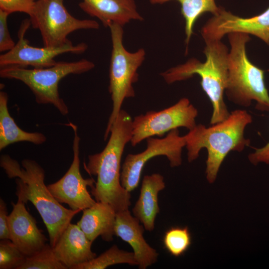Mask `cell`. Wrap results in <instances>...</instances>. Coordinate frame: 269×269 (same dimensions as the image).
<instances>
[{"instance_id":"cell-3","label":"cell","mask_w":269,"mask_h":269,"mask_svg":"<svg viewBox=\"0 0 269 269\" xmlns=\"http://www.w3.org/2000/svg\"><path fill=\"white\" fill-rule=\"evenodd\" d=\"M253 122L246 110L238 109L230 112L223 121L206 127L196 125L185 135L189 162L196 160L202 148L207 150L206 175L210 183H213L226 157L231 151L242 152L249 146L251 140L245 137V130Z\"/></svg>"},{"instance_id":"cell-4","label":"cell","mask_w":269,"mask_h":269,"mask_svg":"<svg viewBox=\"0 0 269 269\" xmlns=\"http://www.w3.org/2000/svg\"><path fill=\"white\" fill-rule=\"evenodd\" d=\"M203 51L206 60L192 58L185 63L163 72L161 75L167 84L188 79L194 75L201 78L202 90L213 107L210 125L226 119L230 115L224 99L228 79V47L221 40L205 41Z\"/></svg>"},{"instance_id":"cell-23","label":"cell","mask_w":269,"mask_h":269,"mask_svg":"<svg viewBox=\"0 0 269 269\" xmlns=\"http://www.w3.org/2000/svg\"><path fill=\"white\" fill-rule=\"evenodd\" d=\"M163 241L165 249L171 255L179 257L190 247L192 238L187 227H173L165 232Z\"/></svg>"},{"instance_id":"cell-10","label":"cell","mask_w":269,"mask_h":269,"mask_svg":"<svg viewBox=\"0 0 269 269\" xmlns=\"http://www.w3.org/2000/svg\"><path fill=\"white\" fill-rule=\"evenodd\" d=\"M146 140V149L137 154H129L122 165L121 184L130 192L137 187L143 168L152 158L165 156L172 167L179 166L182 163V151L185 147L186 140L185 135H180L178 129L170 131L163 138L150 137Z\"/></svg>"},{"instance_id":"cell-6","label":"cell","mask_w":269,"mask_h":269,"mask_svg":"<svg viewBox=\"0 0 269 269\" xmlns=\"http://www.w3.org/2000/svg\"><path fill=\"white\" fill-rule=\"evenodd\" d=\"M94 63L83 59L72 62L59 61L50 67L27 69L9 66L0 69L2 78L19 80L26 85L39 104H51L63 115L69 110L60 97L58 85L61 79L70 74H80L93 69Z\"/></svg>"},{"instance_id":"cell-16","label":"cell","mask_w":269,"mask_h":269,"mask_svg":"<svg viewBox=\"0 0 269 269\" xmlns=\"http://www.w3.org/2000/svg\"><path fill=\"white\" fill-rule=\"evenodd\" d=\"M81 9L98 18L104 26L116 23L123 26L132 20L142 21L134 0H82Z\"/></svg>"},{"instance_id":"cell-5","label":"cell","mask_w":269,"mask_h":269,"mask_svg":"<svg viewBox=\"0 0 269 269\" xmlns=\"http://www.w3.org/2000/svg\"><path fill=\"white\" fill-rule=\"evenodd\" d=\"M231 46L228 58V79L225 93L233 103L249 107L253 101L255 108L269 112V93L265 82V71L251 62L246 50L250 40L244 33H229Z\"/></svg>"},{"instance_id":"cell-21","label":"cell","mask_w":269,"mask_h":269,"mask_svg":"<svg viewBox=\"0 0 269 269\" xmlns=\"http://www.w3.org/2000/svg\"><path fill=\"white\" fill-rule=\"evenodd\" d=\"M177 1L180 4L181 12L185 20V42H189L193 34V26L198 18L205 12L217 14L221 7L215 0H149L152 4H162L170 1Z\"/></svg>"},{"instance_id":"cell-18","label":"cell","mask_w":269,"mask_h":269,"mask_svg":"<svg viewBox=\"0 0 269 269\" xmlns=\"http://www.w3.org/2000/svg\"><path fill=\"white\" fill-rule=\"evenodd\" d=\"M165 187L163 176L159 173L143 178L140 194L132 211L147 231L151 232L154 228L155 218L159 212L158 193Z\"/></svg>"},{"instance_id":"cell-24","label":"cell","mask_w":269,"mask_h":269,"mask_svg":"<svg viewBox=\"0 0 269 269\" xmlns=\"http://www.w3.org/2000/svg\"><path fill=\"white\" fill-rule=\"evenodd\" d=\"M18 269H68L55 256L52 247L46 244L36 254L27 257Z\"/></svg>"},{"instance_id":"cell-29","label":"cell","mask_w":269,"mask_h":269,"mask_svg":"<svg viewBox=\"0 0 269 269\" xmlns=\"http://www.w3.org/2000/svg\"><path fill=\"white\" fill-rule=\"evenodd\" d=\"M8 214L6 204L4 200L0 199V239L10 240L8 228Z\"/></svg>"},{"instance_id":"cell-9","label":"cell","mask_w":269,"mask_h":269,"mask_svg":"<svg viewBox=\"0 0 269 269\" xmlns=\"http://www.w3.org/2000/svg\"><path fill=\"white\" fill-rule=\"evenodd\" d=\"M198 110L187 98L174 105L159 111H150L133 119L130 142L135 146L142 140L155 135L162 136L170 131L184 127L189 131L196 126Z\"/></svg>"},{"instance_id":"cell-19","label":"cell","mask_w":269,"mask_h":269,"mask_svg":"<svg viewBox=\"0 0 269 269\" xmlns=\"http://www.w3.org/2000/svg\"><path fill=\"white\" fill-rule=\"evenodd\" d=\"M116 212L109 204L96 202L90 208L83 210V214L77 224L87 238L93 242L101 236L107 242L113 240Z\"/></svg>"},{"instance_id":"cell-26","label":"cell","mask_w":269,"mask_h":269,"mask_svg":"<svg viewBox=\"0 0 269 269\" xmlns=\"http://www.w3.org/2000/svg\"><path fill=\"white\" fill-rule=\"evenodd\" d=\"M37 0H0V9L9 14L19 12L31 14Z\"/></svg>"},{"instance_id":"cell-12","label":"cell","mask_w":269,"mask_h":269,"mask_svg":"<svg viewBox=\"0 0 269 269\" xmlns=\"http://www.w3.org/2000/svg\"><path fill=\"white\" fill-rule=\"evenodd\" d=\"M74 132L73 159L65 174L57 181L47 185L54 197L60 203H66L73 210L81 211L94 205L96 201L89 192L87 187H93L92 178H84L80 171L79 144L80 138L77 127L71 122L66 124Z\"/></svg>"},{"instance_id":"cell-7","label":"cell","mask_w":269,"mask_h":269,"mask_svg":"<svg viewBox=\"0 0 269 269\" xmlns=\"http://www.w3.org/2000/svg\"><path fill=\"white\" fill-rule=\"evenodd\" d=\"M109 27L112 43L109 91L113 108L105 132V140L109 135L111 127L122 110L124 100L135 96L133 84L138 80L137 71L145 57V51L142 48L134 52L125 48L123 26L113 23Z\"/></svg>"},{"instance_id":"cell-28","label":"cell","mask_w":269,"mask_h":269,"mask_svg":"<svg viewBox=\"0 0 269 269\" xmlns=\"http://www.w3.org/2000/svg\"><path fill=\"white\" fill-rule=\"evenodd\" d=\"M255 149L248 155L250 162L255 165L261 163L269 165V140L264 146Z\"/></svg>"},{"instance_id":"cell-14","label":"cell","mask_w":269,"mask_h":269,"mask_svg":"<svg viewBox=\"0 0 269 269\" xmlns=\"http://www.w3.org/2000/svg\"><path fill=\"white\" fill-rule=\"evenodd\" d=\"M17 198L15 204L11 203L12 210L8 216L10 240L27 257L42 250L47 244V239L26 210V203Z\"/></svg>"},{"instance_id":"cell-17","label":"cell","mask_w":269,"mask_h":269,"mask_svg":"<svg viewBox=\"0 0 269 269\" xmlns=\"http://www.w3.org/2000/svg\"><path fill=\"white\" fill-rule=\"evenodd\" d=\"M92 243L77 224L70 223L52 249L57 259L71 269L97 257L91 250Z\"/></svg>"},{"instance_id":"cell-11","label":"cell","mask_w":269,"mask_h":269,"mask_svg":"<svg viewBox=\"0 0 269 269\" xmlns=\"http://www.w3.org/2000/svg\"><path fill=\"white\" fill-rule=\"evenodd\" d=\"M31 24L29 19L22 21L18 32V40L10 50L0 55V68L15 66L26 68H43L51 67L56 63L55 58L61 54L71 53L81 54L88 48V45L81 42L73 45L70 41L60 47H37L29 44L24 38Z\"/></svg>"},{"instance_id":"cell-27","label":"cell","mask_w":269,"mask_h":269,"mask_svg":"<svg viewBox=\"0 0 269 269\" xmlns=\"http://www.w3.org/2000/svg\"><path fill=\"white\" fill-rule=\"evenodd\" d=\"M9 14L0 9V51L7 52L15 45L12 40L7 25V17Z\"/></svg>"},{"instance_id":"cell-1","label":"cell","mask_w":269,"mask_h":269,"mask_svg":"<svg viewBox=\"0 0 269 269\" xmlns=\"http://www.w3.org/2000/svg\"><path fill=\"white\" fill-rule=\"evenodd\" d=\"M133 119L121 110L112 125L108 141L100 152L88 156L84 168L90 175L97 177L91 192L97 202L110 204L116 213L128 209L130 192L121 182V163L126 145L132 136Z\"/></svg>"},{"instance_id":"cell-20","label":"cell","mask_w":269,"mask_h":269,"mask_svg":"<svg viewBox=\"0 0 269 269\" xmlns=\"http://www.w3.org/2000/svg\"><path fill=\"white\" fill-rule=\"evenodd\" d=\"M8 95L0 92V150L9 145L27 141L41 144L46 140L45 135L39 132L30 133L21 130L10 115L8 107Z\"/></svg>"},{"instance_id":"cell-22","label":"cell","mask_w":269,"mask_h":269,"mask_svg":"<svg viewBox=\"0 0 269 269\" xmlns=\"http://www.w3.org/2000/svg\"><path fill=\"white\" fill-rule=\"evenodd\" d=\"M120 264L137 266L133 252L121 250L117 245H114L98 257L75 265L71 269H104L110 266Z\"/></svg>"},{"instance_id":"cell-2","label":"cell","mask_w":269,"mask_h":269,"mask_svg":"<svg viewBox=\"0 0 269 269\" xmlns=\"http://www.w3.org/2000/svg\"><path fill=\"white\" fill-rule=\"evenodd\" d=\"M21 164L8 154L0 156V167L8 178H16L17 197L34 205L46 227L49 244L53 247L80 211L64 207L54 197L44 183V170L36 161L24 159Z\"/></svg>"},{"instance_id":"cell-13","label":"cell","mask_w":269,"mask_h":269,"mask_svg":"<svg viewBox=\"0 0 269 269\" xmlns=\"http://www.w3.org/2000/svg\"><path fill=\"white\" fill-rule=\"evenodd\" d=\"M241 32L257 36L269 46V7L251 17H241L221 7L219 12L210 18L202 28L204 40H221L226 34Z\"/></svg>"},{"instance_id":"cell-15","label":"cell","mask_w":269,"mask_h":269,"mask_svg":"<svg viewBox=\"0 0 269 269\" xmlns=\"http://www.w3.org/2000/svg\"><path fill=\"white\" fill-rule=\"evenodd\" d=\"M129 209L116 213L115 235L132 248L139 269H145L157 260L158 254L145 240L144 227Z\"/></svg>"},{"instance_id":"cell-8","label":"cell","mask_w":269,"mask_h":269,"mask_svg":"<svg viewBox=\"0 0 269 269\" xmlns=\"http://www.w3.org/2000/svg\"><path fill=\"white\" fill-rule=\"evenodd\" d=\"M29 20L40 33L44 46H62L70 41L68 35L81 29H97L99 24L93 19H80L67 10L63 0H37Z\"/></svg>"},{"instance_id":"cell-25","label":"cell","mask_w":269,"mask_h":269,"mask_svg":"<svg viewBox=\"0 0 269 269\" xmlns=\"http://www.w3.org/2000/svg\"><path fill=\"white\" fill-rule=\"evenodd\" d=\"M26 258L10 240H0V269H18Z\"/></svg>"}]
</instances>
